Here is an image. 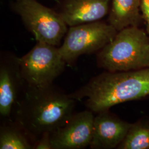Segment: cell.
<instances>
[{
	"mask_svg": "<svg viewBox=\"0 0 149 149\" xmlns=\"http://www.w3.org/2000/svg\"><path fill=\"white\" fill-rule=\"evenodd\" d=\"M140 10L143 21L146 24V32L149 35V0H141Z\"/></svg>",
	"mask_w": 149,
	"mask_h": 149,
	"instance_id": "cell-15",
	"label": "cell"
},
{
	"mask_svg": "<svg viewBox=\"0 0 149 149\" xmlns=\"http://www.w3.org/2000/svg\"><path fill=\"white\" fill-rule=\"evenodd\" d=\"M118 149H149V117L145 116L132 123Z\"/></svg>",
	"mask_w": 149,
	"mask_h": 149,
	"instance_id": "cell-13",
	"label": "cell"
},
{
	"mask_svg": "<svg viewBox=\"0 0 149 149\" xmlns=\"http://www.w3.org/2000/svg\"><path fill=\"white\" fill-rule=\"evenodd\" d=\"M13 9L37 42L58 46L68 32V25L59 12L37 0H16Z\"/></svg>",
	"mask_w": 149,
	"mask_h": 149,
	"instance_id": "cell-4",
	"label": "cell"
},
{
	"mask_svg": "<svg viewBox=\"0 0 149 149\" xmlns=\"http://www.w3.org/2000/svg\"><path fill=\"white\" fill-rule=\"evenodd\" d=\"M26 84L22 76L19 58L15 55H1L0 61V114L10 119Z\"/></svg>",
	"mask_w": 149,
	"mask_h": 149,
	"instance_id": "cell-7",
	"label": "cell"
},
{
	"mask_svg": "<svg viewBox=\"0 0 149 149\" xmlns=\"http://www.w3.org/2000/svg\"><path fill=\"white\" fill-rule=\"evenodd\" d=\"M99 68L110 72L149 68V35L140 27H129L118 32L97 55Z\"/></svg>",
	"mask_w": 149,
	"mask_h": 149,
	"instance_id": "cell-3",
	"label": "cell"
},
{
	"mask_svg": "<svg viewBox=\"0 0 149 149\" xmlns=\"http://www.w3.org/2000/svg\"><path fill=\"white\" fill-rule=\"evenodd\" d=\"M111 0H64L59 12L69 27L99 21L108 15Z\"/></svg>",
	"mask_w": 149,
	"mask_h": 149,
	"instance_id": "cell-10",
	"label": "cell"
},
{
	"mask_svg": "<svg viewBox=\"0 0 149 149\" xmlns=\"http://www.w3.org/2000/svg\"><path fill=\"white\" fill-rule=\"evenodd\" d=\"M117 33L108 23L100 21L69 27L59 50L66 64H73L81 55L100 52Z\"/></svg>",
	"mask_w": 149,
	"mask_h": 149,
	"instance_id": "cell-6",
	"label": "cell"
},
{
	"mask_svg": "<svg viewBox=\"0 0 149 149\" xmlns=\"http://www.w3.org/2000/svg\"><path fill=\"white\" fill-rule=\"evenodd\" d=\"M75 101L53 84L26 85L13 112L14 122L35 144L43 133H52L69 121Z\"/></svg>",
	"mask_w": 149,
	"mask_h": 149,
	"instance_id": "cell-1",
	"label": "cell"
},
{
	"mask_svg": "<svg viewBox=\"0 0 149 149\" xmlns=\"http://www.w3.org/2000/svg\"><path fill=\"white\" fill-rule=\"evenodd\" d=\"M141 0H111L108 23L118 32L129 27H140L143 21Z\"/></svg>",
	"mask_w": 149,
	"mask_h": 149,
	"instance_id": "cell-11",
	"label": "cell"
},
{
	"mask_svg": "<svg viewBox=\"0 0 149 149\" xmlns=\"http://www.w3.org/2000/svg\"><path fill=\"white\" fill-rule=\"evenodd\" d=\"M95 116L90 110L74 114L63 126L51 133L53 149H84L90 145Z\"/></svg>",
	"mask_w": 149,
	"mask_h": 149,
	"instance_id": "cell-8",
	"label": "cell"
},
{
	"mask_svg": "<svg viewBox=\"0 0 149 149\" xmlns=\"http://www.w3.org/2000/svg\"><path fill=\"white\" fill-rule=\"evenodd\" d=\"M34 149H53L51 142V133L45 132L43 133L37 142L35 144Z\"/></svg>",
	"mask_w": 149,
	"mask_h": 149,
	"instance_id": "cell-14",
	"label": "cell"
},
{
	"mask_svg": "<svg viewBox=\"0 0 149 149\" xmlns=\"http://www.w3.org/2000/svg\"><path fill=\"white\" fill-rule=\"evenodd\" d=\"M131 125L109 110L97 113L94 118L91 149L117 148L126 137Z\"/></svg>",
	"mask_w": 149,
	"mask_h": 149,
	"instance_id": "cell-9",
	"label": "cell"
},
{
	"mask_svg": "<svg viewBox=\"0 0 149 149\" xmlns=\"http://www.w3.org/2000/svg\"><path fill=\"white\" fill-rule=\"evenodd\" d=\"M8 120L0 128V149H34L27 135L19 125L14 121Z\"/></svg>",
	"mask_w": 149,
	"mask_h": 149,
	"instance_id": "cell-12",
	"label": "cell"
},
{
	"mask_svg": "<svg viewBox=\"0 0 149 149\" xmlns=\"http://www.w3.org/2000/svg\"><path fill=\"white\" fill-rule=\"evenodd\" d=\"M74 100L86 98V106L96 113L126 102L149 98V68L127 71H105L69 94Z\"/></svg>",
	"mask_w": 149,
	"mask_h": 149,
	"instance_id": "cell-2",
	"label": "cell"
},
{
	"mask_svg": "<svg viewBox=\"0 0 149 149\" xmlns=\"http://www.w3.org/2000/svg\"><path fill=\"white\" fill-rule=\"evenodd\" d=\"M19 64L26 85L37 87L53 85L67 65L59 48L39 42L28 53L19 58Z\"/></svg>",
	"mask_w": 149,
	"mask_h": 149,
	"instance_id": "cell-5",
	"label": "cell"
}]
</instances>
